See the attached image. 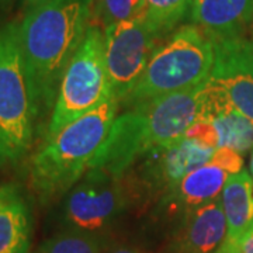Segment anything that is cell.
Returning a JSON list of instances; mask_svg holds the SVG:
<instances>
[{
  "mask_svg": "<svg viewBox=\"0 0 253 253\" xmlns=\"http://www.w3.org/2000/svg\"><path fill=\"white\" fill-rule=\"evenodd\" d=\"M93 0H51L28 7L21 46L38 120L54 110L59 84L89 27Z\"/></svg>",
  "mask_w": 253,
  "mask_h": 253,
  "instance_id": "6da1fadb",
  "label": "cell"
},
{
  "mask_svg": "<svg viewBox=\"0 0 253 253\" xmlns=\"http://www.w3.org/2000/svg\"><path fill=\"white\" fill-rule=\"evenodd\" d=\"M118 106V100H107L46 138L30 162V186L38 199H56L81 180L109 135Z\"/></svg>",
  "mask_w": 253,
  "mask_h": 253,
  "instance_id": "7a4b0ae2",
  "label": "cell"
},
{
  "mask_svg": "<svg viewBox=\"0 0 253 253\" xmlns=\"http://www.w3.org/2000/svg\"><path fill=\"white\" fill-rule=\"evenodd\" d=\"M38 121L20 23L0 28V163L16 165L33 146Z\"/></svg>",
  "mask_w": 253,
  "mask_h": 253,
  "instance_id": "3957f363",
  "label": "cell"
},
{
  "mask_svg": "<svg viewBox=\"0 0 253 253\" xmlns=\"http://www.w3.org/2000/svg\"><path fill=\"white\" fill-rule=\"evenodd\" d=\"M214 65L212 40L196 24H186L158 46L141 79L126 97L131 104L189 90L206 82Z\"/></svg>",
  "mask_w": 253,
  "mask_h": 253,
  "instance_id": "277c9868",
  "label": "cell"
},
{
  "mask_svg": "<svg viewBox=\"0 0 253 253\" xmlns=\"http://www.w3.org/2000/svg\"><path fill=\"white\" fill-rule=\"evenodd\" d=\"M110 99L114 97L104 58V31L89 24L81 46L63 73L46 128V138L54 136L68 124Z\"/></svg>",
  "mask_w": 253,
  "mask_h": 253,
  "instance_id": "5b68a950",
  "label": "cell"
},
{
  "mask_svg": "<svg viewBox=\"0 0 253 253\" xmlns=\"http://www.w3.org/2000/svg\"><path fill=\"white\" fill-rule=\"evenodd\" d=\"M123 176L89 169L63 201L65 229L99 236L114 224L126 204Z\"/></svg>",
  "mask_w": 253,
  "mask_h": 253,
  "instance_id": "8992f818",
  "label": "cell"
},
{
  "mask_svg": "<svg viewBox=\"0 0 253 253\" xmlns=\"http://www.w3.org/2000/svg\"><path fill=\"white\" fill-rule=\"evenodd\" d=\"M161 34L146 20H128L106 26L104 58L113 97L126 100L141 79Z\"/></svg>",
  "mask_w": 253,
  "mask_h": 253,
  "instance_id": "52a82bcc",
  "label": "cell"
},
{
  "mask_svg": "<svg viewBox=\"0 0 253 253\" xmlns=\"http://www.w3.org/2000/svg\"><path fill=\"white\" fill-rule=\"evenodd\" d=\"M214 65L210 81L253 124V41L245 36L212 40Z\"/></svg>",
  "mask_w": 253,
  "mask_h": 253,
  "instance_id": "ba28073f",
  "label": "cell"
},
{
  "mask_svg": "<svg viewBox=\"0 0 253 253\" xmlns=\"http://www.w3.org/2000/svg\"><path fill=\"white\" fill-rule=\"evenodd\" d=\"M215 149L191 138H183L168 148L155 149L145 155L148 179L168 196L186 174L210 162Z\"/></svg>",
  "mask_w": 253,
  "mask_h": 253,
  "instance_id": "9c48e42d",
  "label": "cell"
},
{
  "mask_svg": "<svg viewBox=\"0 0 253 253\" xmlns=\"http://www.w3.org/2000/svg\"><path fill=\"white\" fill-rule=\"evenodd\" d=\"M226 238L221 197L184 212L173 236L170 253H217Z\"/></svg>",
  "mask_w": 253,
  "mask_h": 253,
  "instance_id": "30bf717a",
  "label": "cell"
},
{
  "mask_svg": "<svg viewBox=\"0 0 253 253\" xmlns=\"http://www.w3.org/2000/svg\"><path fill=\"white\" fill-rule=\"evenodd\" d=\"M190 18L211 40L244 36L253 21V0H193Z\"/></svg>",
  "mask_w": 253,
  "mask_h": 253,
  "instance_id": "8fae6325",
  "label": "cell"
},
{
  "mask_svg": "<svg viewBox=\"0 0 253 253\" xmlns=\"http://www.w3.org/2000/svg\"><path fill=\"white\" fill-rule=\"evenodd\" d=\"M226 219L224 244L239 249V244L253 229V179L246 170L231 174L221 193Z\"/></svg>",
  "mask_w": 253,
  "mask_h": 253,
  "instance_id": "7c38bea8",
  "label": "cell"
},
{
  "mask_svg": "<svg viewBox=\"0 0 253 253\" xmlns=\"http://www.w3.org/2000/svg\"><path fill=\"white\" fill-rule=\"evenodd\" d=\"M31 217L27 203L14 186L0 187V253H28Z\"/></svg>",
  "mask_w": 253,
  "mask_h": 253,
  "instance_id": "4fadbf2b",
  "label": "cell"
},
{
  "mask_svg": "<svg viewBox=\"0 0 253 253\" xmlns=\"http://www.w3.org/2000/svg\"><path fill=\"white\" fill-rule=\"evenodd\" d=\"M229 176L222 168L208 162L186 174L172 193L165 197V201L181 208L183 212L204 206L221 197Z\"/></svg>",
  "mask_w": 253,
  "mask_h": 253,
  "instance_id": "5bb4252c",
  "label": "cell"
},
{
  "mask_svg": "<svg viewBox=\"0 0 253 253\" xmlns=\"http://www.w3.org/2000/svg\"><path fill=\"white\" fill-rule=\"evenodd\" d=\"M210 123L215 126L218 134V148L228 146L242 155L253 148V124L231 106Z\"/></svg>",
  "mask_w": 253,
  "mask_h": 253,
  "instance_id": "9a60e30c",
  "label": "cell"
},
{
  "mask_svg": "<svg viewBox=\"0 0 253 253\" xmlns=\"http://www.w3.org/2000/svg\"><path fill=\"white\" fill-rule=\"evenodd\" d=\"M193 0H145L146 21L162 36L190 14Z\"/></svg>",
  "mask_w": 253,
  "mask_h": 253,
  "instance_id": "2e32d148",
  "label": "cell"
},
{
  "mask_svg": "<svg viewBox=\"0 0 253 253\" xmlns=\"http://www.w3.org/2000/svg\"><path fill=\"white\" fill-rule=\"evenodd\" d=\"M36 253H103V239L65 229L42 242Z\"/></svg>",
  "mask_w": 253,
  "mask_h": 253,
  "instance_id": "e0dca14e",
  "label": "cell"
},
{
  "mask_svg": "<svg viewBox=\"0 0 253 253\" xmlns=\"http://www.w3.org/2000/svg\"><path fill=\"white\" fill-rule=\"evenodd\" d=\"M96 7L106 26L128 20H146L145 0H96Z\"/></svg>",
  "mask_w": 253,
  "mask_h": 253,
  "instance_id": "ac0fdd59",
  "label": "cell"
},
{
  "mask_svg": "<svg viewBox=\"0 0 253 253\" xmlns=\"http://www.w3.org/2000/svg\"><path fill=\"white\" fill-rule=\"evenodd\" d=\"M211 163L217 165L219 168H222L224 170L229 174H235V173L242 172L244 169V158L239 152H236L235 149L228 148V146H219L215 149V152L211 158Z\"/></svg>",
  "mask_w": 253,
  "mask_h": 253,
  "instance_id": "d6986e66",
  "label": "cell"
},
{
  "mask_svg": "<svg viewBox=\"0 0 253 253\" xmlns=\"http://www.w3.org/2000/svg\"><path fill=\"white\" fill-rule=\"evenodd\" d=\"M184 138H191V139H196V141L207 145V146H211V148H218L217 129L210 121L196 123L194 126H190Z\"/></svg>",
  "mask_w": 253,
  "mask_h": 253,
  "instance_id": "ffe728a7",
  "label": "cell"
},
{
  "mask_svg": "<svg viewBox=\"0 0 253 253\" xmlns=\"http://www.w3.org/2000/svg\"><path fill=\"white\" fill-rule=\"evenodd\" d=\"M239 253H253V229L241 241Z\"/></svg>",
  "mask_w": 253,
  "mask_h": 253,
  "instance_id": "44dd1931",
  "label": "cell"
},
{
  "mask_svg": "<svg viewBox=\"0 0 253 253\" xmlns=\"http://www.w3.org/2000/svg\"><path fill=\"white\" fill-rule=\"evenodd\" d=\"M106 253H142L139 249H136L134 246H128V245H120L116 248H111L109 252Z\"/></svg>",
  "mask_w": 253,
  "mask_h": 253,
  "instance_id": "7402d4cb",
  "label": "cell"
},
{
  "mask_svg": "<svg viewBox=\"0 0 253 253\" xmlns=\"http://www.w3.org/2000/svg\"><path fill=\"white\" fill-rule=\"evenodd\" d=\"M217 253H239V249L234 248V246H229V245L222 244L221 248L217 251Z\"/></svg>",
  "mask_w": 253,
  "mask_h": 253,
  "instance_id": "603a6c76",
  "label": "cell"
},
{
  "mask_svg": "<svg viewBox=\"0 0 253 253\" xmlns=\"http://www.w3.org/2000/svg\"><path fill=\"white\" fill-rule=\"evenodd\" d=\"M24 1L28 7H33V6H38V4H42V3L51 1V0H24Z\"/></svg>",
  "mask_w": 253,
  "mask_h": 253,
  "instance_id": "cb8c5ba5",
  "label": "cell"
},
{
  "mask_svg": "<svg viewBox=\"0 0 253 253\" xmlns=\"http://www.w3.org/2000/svg\"><path fill=\"white\" fill-rule=\"evenodd\" d=\"M249 169H251V176H252V179H253V148H252V151H251V162H249Z\"/></svg>",
  "mask_w": 253,
  "mask_h": 253,
  "instance_id": "d4e9b609",
  "label": "cell"
},
{
  "mask_svg": "<svg viewBox=\"0 0 253 253\" xmlns=\"http://www.w3.org/2000/svg\"><path fill=\"white\" fill-rule=\"evenodd\" d=\"M9 1L10 0H0V7H1V6H4V4H7Z\"/></svg>",
  "mask_w": 253,
  "mask_h": 253,
  "instance_id": "484cf974",
  "label": "cell"
}]
</instances>
